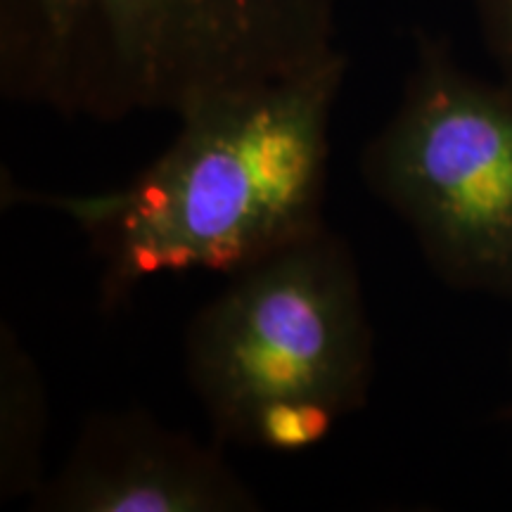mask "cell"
Wrapping results in <instances>:
<instances>
[{
    "mask_svg": "<svg viewBox=\"0 0 512 512\" xmlns=\"http://www.w3.org/2000/svg\"><path fill=\"white\" fill-rule=\"evenodd\" d=\"M477 12L486 48L512 88V0H477Z\"/></svg>",
    "mask_w": 512,
    "mask_h": 512,
    "instance_id": "7",
    "label": "cell"
},
{
    "mask_svg": "<svg viewBox=\"0 0 512 512\" xmlns=\"http://www.w3.org/2000/svg\"><path fill=\"white\" fill-rule=\"evenodd\" d=\"M48 389L34 356L3 323L0 332V498H34L46 482Z\"/></svg>",
    "mask_w": 512,
    "mask_h": 512,
    "instance_id": "6",
    "label": "cell"
},
{
    "mask_svg": "<svg viewBox=\"0 0 512 512\" xmlns=\"http://www.w3.org/2000/svg\"><path fill=\"white\" fill-rule=\"evenodd\" d=\"M441 280L512 302V88L422 41L403 98L361 159Z\"/></svg>",
    "mask_w": 512,
    "mask_h": 512,
    "instance_id": "4",
    "label": "cell"
},
{
    "mask_svg": "<svg viewBox=\"0 0 512 512\" xmlns=\"http://www.w3.org/2000/svg\"><path fill=\"white\" fill-rule=\"evenodd\" d=\"M342 53L197 102L171 145L121 188L57 195L3 178L5 204L67 216L100 261L102 311L157 275H233L325 226Z\"/></svg>",
    "mask_w": 512,
    "mask_h": 512,
    "instance_id": "1",
    "label": "cell"
},
{
    "mask_svg": "<svg viewBox=\"0 0 512 512\" xmlns=\"http://www.w3.org/2000/svg\"><path fill=\"white\" fill-rule=\"evenodd\" d=\"M185 375L221 444L297 453L368 403L375 335L347 242L323 226L230 275L190 320Z\"/></svg>",
    "mask_w": 512,
    "mask_h": 512,
    "instance_id": "3",
    "label": "cell"
},
{
    "mask_svg": "<svg viewBox=\"0 0 512 512\" xmlns=\"http://www.w3.org/2000/svg\"><path fill=\"white\" fill-rule=\"evenodd\" d=\"M337 53L332 0H0L5 98L62 117H181Z\"/></svg>",
    "mask_w": 512,
    "mask_h": 512,
    "instance_id": "2",
    "label": "cell"
},
{
    "mask_svg": "<svg viewBox=\"0 0 512 512\" xmlns=\"http://www.w3.org/2000/svg\"><path fill=\"white\" fill-rule=\"evenodd\" d=\"M31 508L43 512H254L259 496L223 456L143 408L88 415Z\"/></svg>",
    "mask_w": 512,
    "mask_h": 512,
    "instance_id": "5",
    "label": "cell"
}]
</instances>
